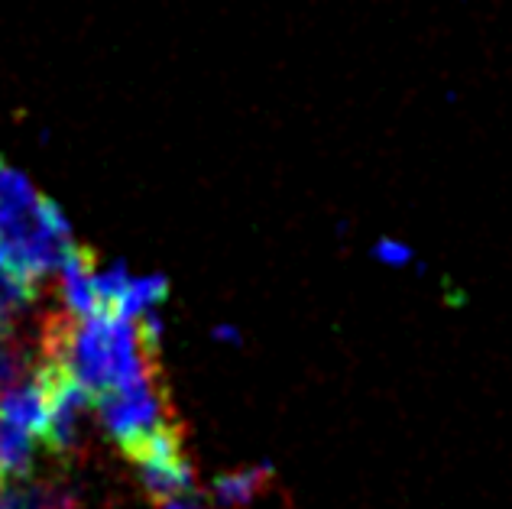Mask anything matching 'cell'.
Returning a JSON list of instances; mask_svg holds the SVG:
<instances>
[{"label": "cell", "instance_id": "3957f363", "mask_svg": "<svg viewBox=\"0 0 512 509\" xmlns=\"http://www.w3.org/2000/svg\"><path fill=\"white\" fill-rule=\"evenodd\" d=\"M163 509H201V506L185 503V500H172V503H163Z\"/></svg>", "mask_w": 512, "mask_h": 509}, {"label": "cell", "instance_id": "277c9868", "mask_svg": "<svg viewBox=\"0 0 512 509\" xmlns=\"http://www.w3.org/2000/svg\"><path fill=\"white\" fill-rule=\"evenodd\" d=\"M0 493H4V474H0Z\"/></svg>", "mask_w": 512, "mask_h": 509}, {"label": "cell", "instance_id": "7a4b0ae2", "mask_svg": "<svg viewBox=\"0 0 512 509\" xmlns=\"http://www.w3.org/2000/svg\"><path fill=\"white\" fill-rule=\"evenodd\" d=\"M266 467H253V471H240V474H227L221 480H214V500L221 506H244L250 503L256 493L266 484Z\"/></svg>", "mask_w": 512, "mask_h": 509}, {"label": "cell", "instance_id": "6da1fadb", "mask_svg": "<svg viewBox=\"0 0 512 509\" xmlns=\"http://www.w3.org/2000/svg\"><path fill=\"white\" fill-rule=\"evenodd\" d=\"M33 464V435L26 428L0 419V474L26 477Z\"/></svg>", "mask_w": 512, "mask_h": 509}]
</instances>
